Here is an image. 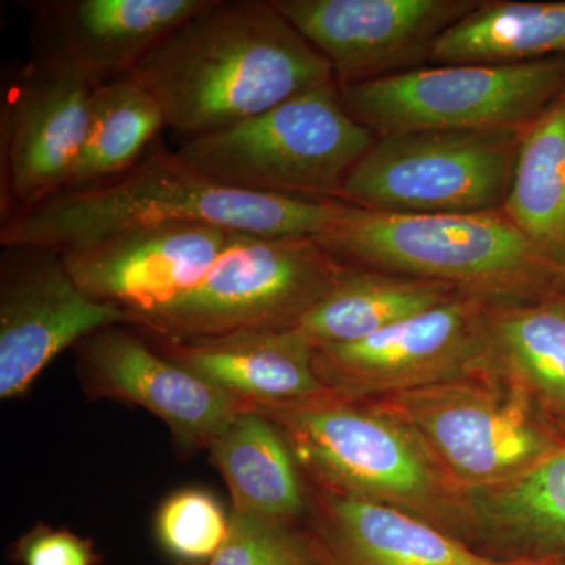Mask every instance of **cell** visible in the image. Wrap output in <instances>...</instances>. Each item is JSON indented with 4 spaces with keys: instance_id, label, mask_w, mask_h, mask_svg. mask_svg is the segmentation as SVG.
Here are the masks:
<instances>
[{
    "instance_id": "8",
    "label": "cell",
    "mask_w": 565,
    "mask_h": 565,
    "mask_svg": "<svg viewBox=\"0 0 565 565\" xmlns=\"http://www.w3.org/2000/svg\"><path fill=\"white\" fill-rule=\"evenodd\" d=\"M375 403L411 424L465 492L515 481L565 446L497 366Z\"/></svg>"
},
{
    "instance_id": "2",
    "label": "cell",
    "mask_w": 565,
    "mask_h": 565,
    "mask_svg": "<svg viewBox=\"0 0 565 565\" xmlns=\"http://www.w3.org/2000/svg\"><path fill=\"white\" fill-rule=\"evenodd\" d=\"M349 210L344 202L236 191L191 169L177 151L152 147L129 172L95 188L65 191L0 223V245L58 250L120 230L200 222L263 237L318 239Z\"/></svg>"
},
{
    "instance_id": "22",
    "label": "cell",
    "mask_w": 565,
    "mask_h": 565,
    "mask_svg": "<svg viewBox=\"0 0 565 565\" xmlns=\"http://www.w3.org/2000/svg\"><path fill=\"white\" fill-rule=\"evenodd\" d=\"M233 511L289 523L303 512L294 455L273 419L248 405L207 444Z\"/></svg>"
},
{
    "instance_id": "27",
    "label": "cell",
    "mask_w": 565,
    "mask_h": 565,
    "mask_svg": "<svg viewBox=\"0 0 565 565\" xmlns=\"http://www.w3.org/2000/svg\"><path fill=\"white\" fill-rule=\"evenodd\" d=\"M230 516L203 490H181L162 504L158 535L173 556L184 561H211L228 534Z\"/></svg>"
},
{
    "instance_id": "7",
    "label": "cell",
    "mask_w": 565,
    "mask_h": 565,
    "mask_svg": "<svg viewBox=\"0 0 565 565\" xmlns=\"http://www.w3.org/2000/svg\"><path fill=\"white\" fill-rule=\"evenodd\" d=\"M340 88L345 110L375 137L525 128L565 92V57L396 71Z\"/></svg>"
},
{
    "instance_id": "20",
    "label": "cell",
    "mask_w": 565,
    "mask_h": 565,
    "mask_svg": "<svg viewBox=\"0 0 565 565\" xmlns=\"http://www.w3.org/2000/svg\"><path fill=\"white\" fill-rule=\"evenodd\" d=\"M494 366L565 441V294L490 303Z\"/></svg>"
},
{
    "instance_id": "26",
    "label": "cell",
    "mask_w": 565,
    "mask_h": 565,
    "mask_svg": "<svg viewBox=\"0 0 565 565\" xmlns=\"http://www.w3.org/2000/svg\"><path fill=\"white\" fill-rule=\"evenodd\" d=\"M210 565H323L316 542L289 523L233 511L228 534Z\"/></svg>"
},
{
    "instance_id": "3",
    "label": "cell",
    "mask_w": 565,
    "mask_h": 565,
    "mask_svg": "<svg viewBox=\"0 0 565 565\" xmlns=\"http://www.w3.org/2000/svg\"><path fill=\"white\" fill-rule=\"evenodd\" d=\"M345 266L455 286L487 302H533L565 288V270L505 217L401 214L352 206L315 239Z\"/></svg>"
},
{
    "instance_id": "29",
    "label": "cell",
    "mask_w": 565,
    "mask_h": 565,
    "mask_svg": "<svg viewBox=\"0 0 565 565\" xmlns=\"http://www.w3.org/2000/svg\"><path fill=\"white\" fill-rule=\"evenodd\" d=\"M555 565H565V564H559V563H556Z\"/></svg>"
},
{
    "instance_id": "17",
    "label": "cell",
    "mask_w": 565,
    "mask_h": 565,
    "mask_svg": "<svg viewBox=\"0 0 565 565\" xmlns=\"http://www.w3.org/2000/svg\"><path fill=\"white\" fill-rule=\"evenodd\" d=\"M161 341L167 359L250 405L307 403L333 394L316 373L313 344L296 327Z\"/></svg>"
},
{
    "instance_id": "25",
    "label": "cell",
    "mask_w": 565,
    "mask_h": 565,
    "mask_svg": "<svg viewBox=\"0 0 565 565\" xmlns=\"http://www.w3.org/2000/svg\"><path fill=\"white\" fill-rule=\"evenodd\" d=\"M166 128L161 104L129 74L96 85L79 159L65 191L95 188L129 172Z\"/></svg>"
},
{
    "instance_id": "16",
    "label": "cell",
    "mask_w": 565,
    "mask_h": 565,
    "mask_svg": "<svg viewBox=\"0 0 565 565\" xmlns=\"http://www.w3.org/2000/svg\"><path fill=\"white\" fill-rule=\"evenodd\" d=\"M85 371L111 396L129 401L163 419L174 433L207 446L247 403L158 353L121 326L82 340Z\"/></svg>"
},
{
    "instance_id": "6",
    "label": "cell",
    "mask_w": 565,
    "mask_h": 565,
    "mask_svg": "<svg viewBox=\"0 0 565 565\" xmlns=\"http://www.w3.org/2000/svg\"><path fill=\"white\" fill-rule=\"evenodd\" d=\"M345 267L311 237L236 233L196 288L131 326L172 341L292 329Z\"/></svg>"
},
{
    "instance_id": "4",
    "label": "cell",
    "mask_w": 565,
    "mask_h": 565,
    "mask_svg": "<svg viewBox=\"0 0 565 565\" xmlns=\"http://www.w3.org/2000/svg\"><path fill=\"white\" fill-rule=\"evenodd\" d=\"M285 435L294 459L327 493L411 512L468 544L467 492L449 478L407 422L377 403L330 394L307 403L258 407Z\"/></svg>"
},
{
    "instance_id": "12",
    "label": "cell",
    "mask_w": 565,
    "mask_h": 565,
    "mask_svg": "<svg viewBox=\"0 0 565 565\" xmlns=\"http://www.w3.org/2000/svg\"><path fill=\"white\" fill-rule=\"evenodd\" d=\"M129 321L126 311L82 291L58 248L6 245L0 255V397L20 396L58 353Z\"/></svg>"
},
{
    "instance_id": "21",
    "label": "cell",
    "mask_w": 565,
    "mask_h": 565,
    "mask_svg": "<svg viewBox=\"0 0 565 565\" xmlns=\"http://www.w3.org/2000/svg\"><path fill=\"white\" fill-rule=\"evenodd\" d=\"M459 294L463 292L446 282L348 266L296 329L313 348L355 343Z\"/></svg>"
},
{
    "instance_id": "14",
    "label": "cell",
    "mask_w": 565,
    "mask_h": 565,
    "mask_svg": "<svg viewBox=\"0 0 565 565\" xmlns=\"http://www.w3.org/2000/svg\"><path fill=\"white\" fill-rule=\"evenodd\" d=\"M332 66L340 85L386 76L429 57L434 41L478 6L471 0H273Z\"/></svg>"
},
{
    "instance_id": "28",
    "label": "cell",
    "mask_w": 565,
    "mask_h": 565,
    "mask_svg": "<svg viewBox=\"0 0 565 565\" xmlns=\"http://www.w3.org/2000/svg\"><path fill=\"white\" fill-rule=\"evenodd\" d=\"M25 565H92L90 546L82 539L62 531L32 534L21 548Z\"/></svg>"
},
{
    "instance_id": "13",
    "label": "cell",
    "mask_w": 565,
    "mask_h": 565,
    "mask_svg": "<svg viewBox=\"0 0 565 565\" xmlns=\"http://www.w3.org/2000/svg\"><path fill=\"white\" fill-rule=\"evenodd\" d=\"M234 234L210 223H161L120 230L61 252L82 291L120 308L132 321L196 288Z\"/></svg>"
},
{
    "instance_id": "23",
    "label": "cell",
    "mask_w": 565,
    "mask_h": 565,
    "mask_svg": "<svg viewBox=\"0 0 565 565\" xmlns=\"http://www.w3.org/2000/svg\"><path fill=\"white\" fill-rule=\"evenodd\" d=\"M565 57V0L479 2L440 33L429 58L444 65H509Z\"/></svg>"
},
{
    "instance_id": "19",
    "label": "cell",
    "mask_w": 565,
    "mask_h": 565,
    "mask_svg": "<svg viewBox=\"0 0 565 565\" xmlns=\"http://www.w3.org/2000/svg\"><path fill=\"white\" fill-rule=\"evenodd\" d=\"M473 537L497 559L565 564V446L530 473L468 490Z\"/></svg>"
},
{
    "instance_id": "5",
    "label": "cell",
    "mask_w": 565,
    "mask_h": 565,
    "mask_svg": "<svg viewBox=\"0 0 565 565\" xmlns=\"http://www.w3.org/2000/svg\"><path fill=\"white\" fill-rule=\"evenodd\" d=\"M375 139L345 110L332 81L248 120L185 139L177 152L202 177L236 191L343 202L345 178Z\"/></svg>"
},
{
    "instance_id": "10",
    "label": "cell",
    "mask_w": 565,
    "mask_h": 565,
    "mask_svg": "<svg viewBox=\"0 0 565 565\" xmlns=\"http://www.w3.org/2000/svg\"><path fill=\"white\" fill-rule=\"evenodd\" d=\"M490 303L459 294L349 344L315 348V367L337 396L388 397L494 370Z\"/></svg>"
},
{
    "instance_id": "24",
    "label": "cell",
    "mask_w": 565,
    "mask_h": 565,
    "mask_svg": "<svg viewBox=\"0 0 565 565\" xmlns=\"http://www.w3.org/2000/svg\"><path fill=\"white\" fill-rule=\"evenodd\" d=\"M501 211L565 270V92L523 129Z\"/></svg>"
},
{
    "instance_id": "11",
    "label": "cell",
    "mask_w": 565,
    "mask_h": 565,
    "mask_svg": "<svg viewBox=\"0 0 565 565\" xmlns=\"http://www.w3.org/2000/svg\"><path fill=\"white\" fill-rule=\"evenodd\" d=\"M98 82L31 54L9 70L0 93V223L68 188Z\"/></svg>"
},
{
    "instance_id": "15",
    "label": "cell",
    "mask_w": 565,
    "mask_h": 565,
    "mask_svg": "<svg viewBox=\"0 0 565 565\" xmlns=\"http://www.w3.org/2000/svg\"><path fill=\"white\" fill-rule=\"evenodd\" d=\"M206 0H46L29 3L31 54L102 82L128 76L147 52Z\"/></svg>"
},
{
    "instance_id": "9",
    "label": "cell",
    "mask_w": 565,
    "mask_h": 565,
    "mask_svg": "<svg viewBox=\"0 0 565 565\" xmlns=\"http://www.w3.org/2000/svg\"><path fill=\"white\" fill-rule=\"evenodd\" d=\"M525 128L377 137L345 178L341 200L401 214L501 211Z\"/></svg>"
},
{
    "instance_id": "1",
    "label": "cell",
    "mask_w": 565,
    "mask_h": 565,
    "mask_svg": "<svg viewBox=\"0 0 565 565\" xmlns=\"http://www.w3.org/2000/svg\"><path fill=\"white\" fill-rule=\"evenodd\" d=\"M185 139L228 128L334 79L273 0H206L129 73Z\"/></svg>"
},
{
    "instance_id": "18",
    "label": "cell",
    "mask_w": 565,
    "mask_h": 565,
    "mask_svg": "<svg viewBox=\"0 0 565 565\" xmlns=\"http://www.w3.org/2000/svg\"><path fill=\"white\" fill-rule=\"evenodd\" d=\"M323 565H555L553 561L497 559L403 509L326 494Z\"/></svg>"
}]
</instances>
